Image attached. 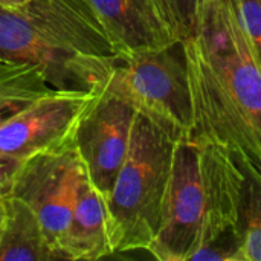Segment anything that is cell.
Masks as SVG:
<instances>
[{"label": "cell", "mask_w": 261, "mask_h": 261, "mask_svg": "<svg viewBox=\"0 0 261 261\" xmlns=\"http://www.w3.org/2000/svg\"><path fill=\"white\" fill-rule=\"evenodd\" d=\"M185 44L194 107L191 139L226 148L261 179V66L231 6L210 0Z\"/></svg>", "instance_id": "cell-1"}, {"label": "cell", "mask_w": 261, "mask_h": 261, "mask_svg": "<svg viewBox=\"0 0 261 261\" xmlns=\"http://www.w3.org/2000/svg\"><path fill=\"white\" fill-rule=\"evenodd\" d=\"M0 60L37 66L66 92H95L121 64L87 0L0 8Z\"/></svg>", "instance_id": "cell-2"}, {"label": "cell", "mask_w": 261, "mask_h": 261, "mask_svg": "<svg viewBox=\"0 0 261 261\" xmlns=\"http://www.w3.org/2000/svg\"><path fill=\"white\" fill-rule=\"evenodd\" d=\"M180 138L171 125L138 110L125 159L106 200L113 254L147 251L154 240Z\"/></svg>", "instance_id": "cell-3"}, {"label": "cell", "mask_w": 261, "mask_h": 261, "mask_svg": "<svg viewBox=\"0 0 261 261\" xmlns=\"http://www.w3.org/2000/svg\"><path fill=\"white\" fill-rule=\"evenodd\" d=\"M138 110L115 69L95 90L72 135L90 184L106 200L125 159Z\"/></svg>", "instance_id": "cell-4"}, {"label": "cell", "mask_w": 261, "mask_h": 261, "mask_svg": "<svg viewBox=\"0 0 261 261\" xmlns=\"http://www.w3.org/2000/svg\"><path fill=\"white\" fill-rule=\"evenodd\" d=\"M116 73L139 110L171 125L182 136H191L194 107L182 40L121 63Z\"/></svg>", "instance_id": "cell-5"}, {"label": "cell", "mask_w": 261, "mask_h": 261, "mask_svg": "<svg viewBox=\"0 0 261 261\" xmlns=\"http://www.w3.org/2000/svg\"><path fill=\"white\" fill-rule=\"evenodd\" d=\"M86 177L72 141L24 159L15 176L9 196L20 199L37 214L55 252Z\"/></svg>", "instance_id": "cell-6"}, {"label": "cell", "mask_w": 261, "mask_h": 261, "mask_svg": "<svg viewBox=\"0 0 261 261\" xmlns=\"http://www.w3.org/2000/svg\"><path fill=\"white\" fill-rule=\"evenodd\" d=\"M203 211L200 145L190 136H182L174 150L161 226L147 252L159 261H188L197 245Z\"/></svg>", "instance_id": "cell-7"}, {"label": "cell", "mask_w": 261, "mask_h": 261, "mask_svg": "<svg viewBox=\"0 0 261 261\" xmlns=\"http://www.w3.org/2000/svg\"><path fill=\"white\" fill-rule=\"evenodd\" d=\"M93 93L55 89L40 98L0 127V153L24 161L67 145Z\"/></svg>", "instance_id": "cell-8"}, {"label": "cell", "mask_w": 261, "mask_h": 261, "mask_svg": "<svg viewBox=\"0 0 261 261\" xmlns=\"http://www.w3.org/2000/svg\"><path fill=\"white\" fill-rule=\"evenodd\" d=\"M121 63L180 40L161 0H87Z\"/></svg>", "instance_id": "cell-9"}, {"label": "cell", "mask_w": 261, "mask_h": 261, "mask_svg": "<svg viewBox=\"0 0 261 261\" xmlns=\"http://www.w3.org/2000/svg\"><path fill=\"white\" fill-rule=\"evenodd\" d=\"M199 145L205 211L194 251L220 237L240 236L239 214L245 179L243 168L226 148L213 142H199Z\"/></svg>", "instance_id": "cell-10"}, {"label": "cell", "mask_w": 261, "mask_h": 261, "mask_svg": "<svg viewBox=\"0 0 261 261\" xmlns=\"http://www.w3.org/2000/svg\"><path fill=\"white\" fill-rule=\"evenodd\" d=\"M60 260H99L112 255L107 232L106 199L95 190L89 177L81 184L70 220L58 242Z\"/></svg>", "instance_id": "cell-11"}, {"label": "cell", "mask_w": 261, "mask_h": 261, "mask_svg": "<svg viewBox=\"0 0 261 261\" xmlns=\"http://www.w3.org/2000/svg\"><path fill=\"white\" fill-rule=\"evenodd\" d=\"M5 199V225L0 236V261L60 260L37 214L20 199Z\"/></svg>", "instance_id": "cell-12"}, {"label": "cell", "mask_w": 261, "mask_h": 261, "mask_svg": "<svg viewBox=\"0 0 261 261\" xmlns=\"http://www.w3.org/2000/svg\"><path fill=\"white\" fill-rule=\"evenodd\" d=\"M44 73L32 64L0 61V127L31 104L54 92Z\"/></svg>", "instance_id": "cell-13"}, {"label": "cell", "mask_w": 261, "mask_h": 261, "mask_svg": "<svg viewBox=\"0 0 261 261\" xmlns=\"http://www.w3.org/2000/svg\"><path fill=\"white\" fill-rule=\"evenodd\" d=\"M242 168L245 173L239 214L242 261H261V179Z\"/></svg>", "instance_id": "cell-14"}, {"label": "cell", "mask_w": 261, "mask_h": 261, "mask_svg": "<svg viewBox=\"0 0 261 261\" xmlns=\"http://www.w3.org/2000/svg\"><path fill=\"white\" fill-rule=\"evenodd\" d=\"M180 40L190 38L197 28L200 14L210 0H161Z\"/></svg>", "instance_id": "cell-15"}, {"label": "cell", "mask_w": 261, "mask_h": 261, "mask_svg": "<svg viewBox=\"0 0 261 261\" xmlns=\"http://www.w3.org/2000/svg\"><path fill=\"white\" fill-rule=\"evenodd\" d=\"M240 29L261 66V0H231Z\"/></svg>", "instance_id": "cell-16"}, {"label": "cell", "mask_w": 261, "mask_h": 261, "mask_svg": "<svg viewBox=\"0 0 261 261\" xmlns=\"http://www.w3.org/2000/svg\"><path fill=\"white\" fill-rule=\"evenodd\" d=\"M21 162L23 161L14 156L0 153V197H8L11 194L14 180L20 170Z\"/></svg>", "instance_id": "cell-17"}, {"label": "cell", "mask_w": 261, "mask_h": 261, "mask_svg": "<svg viewBox=\"0 0 261 261\" xmlns=\"http://www.w3.org/2000/svg\"><path fill=\"white\" fill-rule=\"evenodd\" d=\"M29 0H0V8H9V9H14V8H20L23 6L24 3H28Z\"/></svg>", "instance_id": "cell-18"}, {"label": "cell", "mask_w": 261, "mask_h": 261, "mask_svg": "<svg viewBox=\"0 0 261 261\" xmlns=\"http://www.w3.org/2000/svg\"><path fill=\"white\" fill-rule=\"evenodd\" d=\"M3 225H5V199H0V236L3 231Z\"/></svg>", "instance_id": "cell-19"}, {"label": "cell", "mask_w": 261, "mask_h": 261, "mask_svg": "<svg viewBox=\"0 0 261 261\" xmlns=\"http://www.w3.org/2000/svg\"><path fill=\"white\" fill-rule=\"evenodd\" d=\"M0 199H2V197H0Z\"/></svg>", "instance_id": "cell-20"}, {"label": "cell", "mask_w": 261, "mask_h": 261, "mask_svg": "<svg viewBox=\"0 0 261 261\" xmlns=\"http://www.w3.org/2000/svg\"><path fill=\"white\" fill-rule=\"evenodd\" d=\"M0 61H2V60H0Z\"/></svg>", "instance_id": "cell-21"}]
</instances>
